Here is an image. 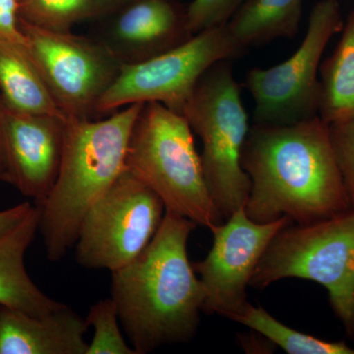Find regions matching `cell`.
I'll use <instances>...</instances> for the list:
<instances>
[{
  "mask_svg": "<svg viewBox=\"0 0 354 354\" xmlns=\"http://www.w3.org/2000/svg\"><path fill=\"white\" fill-rule=\"evenodd\" d=\"M241 164L251 183L244 209L257 223L288 218L306 225L351 208L329 125L319 115L288 125L254 123Z\"/></svg>",
  "mask_w": 354,
  "mask_h": 354,
  "instance_id": "1",
  "label": "cell"
},
{
  "mask_svg": "<svg viewBox=\"0 0 354 354\" xmlns=\"http://www.w3.org/2000/svg\"><path fill=\"white\" fill-rule=\"evenodd\" d=\"M196 227L188 218L165 212L143 252L111 272V298L137 354L185 344L196 335L204 290L187 252Z\"/></svg>",
  "mask_w": 354,
  "mask_h": 354,
  "instance_id": "2",
  "label": "cell"
},
{
  "mask_svg": "<svg viewBox=\"0 0 354 354\" xmlns=\"http://www.w3.org/2000/svg\"><path fill=\"white\" fill-rule=\"evenodd\" d=\"M142 106L130 104L106 120L65 118L57 181L37 204L48 260L57 262L73 248L84 216L127 169L128 143Z\"/></svg>",
  "mask_w": 354,
  "mask_h": 354,
  "instance_id": "3",
  "label": "cell"
},
{
  "mask_svg": "<svg viewBox=\"0 0 354 354\" xmlns=\"http://www.w3.org/2000/svg\"><path fill=\"white\" fill-rule=\"evenodd\" d=\"M193 136L183 114L146 102L132 128L125 169L162 199L165 212L209 230L225 220L209 195Z\"/></svg>",
  "mask_w": 354,
  "mask_h": 354,
  "instance_id": "4",
  "label": "cell"
},
{
  "mask_svg": "<svg viewBox=\"0 0 354 354\" xmlns=\"http://www.w3.org/2000/svg\"><path fill=\"white\" fill-rule=\"evenodd\" d=\"M290 278L326 288L330 308L346 335L354 339V208L283 228L261 258L250 286L264 290Z\"/></svg>",
  "mask_w": 354,
  "mask_h": 354,
  "instance_id": "5",
  "label": "cell"
},
{
  "mask_svg": "<svg viewBox=\"0 0 354 354\" xmlns=\"http://www.w3.org/2000/svg\"><path fill=\"white\" fill-rule=\"evenodd\" d=\"M183 115L201 139L205 181L225 221L245 207L251 188L250 178L241 164L250 127L232 60L216 62L203 74Z\"/></svg>",
  "mask_w": 354,
  "mask_h": 354,
  "instance_id": "6",
  "label": "cell"
},
{
  "mask_svg": "<svg viewBox=\"0 0 354 354\" xmlns=\"http://www.w3.org/2000/svg\"><path fill=\"white\" fill-rule=\"evenodd\" d=\"M344 26L339 0H320L295 53L269 68H253L244 87L252 97L257 124L288 125L319 115L320 72L324 51Z\"/></svg>",
  "mask_w": 354,
  "mask_h": 354,
  "instance_id": "7",
  "label": "cell"
},
{
  "mask_svg": "<svg viewBox=\"0 0 354 354\" xmlns=\"http://www.w3.org/2000/svg\"><path fill=\"white\" fill-rule=\"evenodd\" d=\"M245 53L228 31L227 24L194 35L181 46L134 64H122L106 91L97 113H113L122 106L158 102L183 114L195 86L216 62L232 60Z\"/></svg>",
  "mask_w": 354,
  "mask_h": 354,
  "instance_id": "8",
  "label": "cell"
},
{
  "mask_svg": "<svg viewBox=\"0 0 354 354\" xmlns=\"http://www.w3.org/2000/svg\"><path fill=\"white\" fill-rule=\"evenodd\" d=\"M165 215L162 199L125 169L84 216L74 245L77 263L118 271L143 252Z\"/></svg>",
  "mask_w": 354,
  "mask_h": 354,
  "instance_id": "9",
  "label": "cell"
},
{
  "mask_svg": "<svg viewBox=\"0 0 354 354\" xmlns=\"http://www.w3.org/2000/svg\"><path fill=\"white\" fill-rule=\"evenodd\" d=\"M20 28L58 109L70 118L93 120L122 64L97 39L48 31L21 18Z\"/></svg>",
  "mask_w": 354,
  "mask_h": 354,
  "instance_id": "10",
  "label": "cell"
},
{
  "mask_svg": "<svg viewBox=\"0 0 354 354\" xmlns=\"http://www.w3.org/2000/svg\"><path fill=\"white\" fill-rule=\"evenodd\" d=\"M290 223L288 218L257 223L241 208L209 228L211 250L205 259L193 263L204 290L203 312L230 319L246 306L247 288L261 258L278 232Z\"/></svg>",
  "mask_w": 354,
  "mask_h": 354,
  "instance_id": "11",
  "label": "cell"
},
{
  "mask_svg": "<svg viewBox=\"0 0 354 354\" xmlns=\"http://www.w3.org/2000/svg\"><path fill=\"white\" fill-rule=\"evenodd\" d=\"M64 114H30L6 108L3 130V176L37 204L57 181L64 146Z\"/></svg>",
  "mask_w": 354,
  "mask_h": 354,
  "instance_id": "12",
  "label": "cell"
},
{
  "mask_svg": "<svg viewBox=\"0 0 354 354\" xmlns=\"http://www.w3.org/2000/svg\"><path fill=\"white\" fill-rule=\"evenodd\" d=\"M194 36L187 7L174 0H134L124 6L97 39L122 64H134L181 46Z\"/></svg>",
  "mask_w": 354,
  "mask_h": 354,
  "instance_id": "13",
  "label": "cell"
},
{
  "mask_svg": "<svg viewBox=\"0 0 354 354\" xmlns=\"http://www.w3.org/2000/svg\"><path fill=\"white\" fill-rule=\"evenodd\" d=\"M88 329L65 304L43 316L0 306V354H87Z\"/></svg>",
  "mask_w": 354,
  "mask_h": 354,
  "instance_id": "14",
  "label": "cell"
},
{
  "mask_svg": "<svg viewBox=\"0 0 354 354\" xmlns=\"http://www.w3.org/2000/svg\"><path fill=\"white\" fill-rule=\"evenodd\" d=\"M38 207L0 239V306L43 316L62 308L35 285L25 267V255L39 230Z\"/></svg>",
  "mask_w": 354,
  "mask_h": 354,
  "instance_id": "15",
  "label": "cell"
},
{
  "mask_svg": "<svg viewBox=\"0 0 354 354\" xmlns=\"http://www.w3.org/2000/svg\"><path fill=\"white\" fill-rule=\"evenodd\" d=\"M0 95L17 113L64 114L26 44L0 41Z\"/></svg>",
  "mask_w": 354,
  "mask_h": 354,
  "instance_id": "16",
  "label": "cell"
},
{
  "mask_svg": "<svg viewBox=\"0 0 354 354\" xmlns=\"http://www.w3.org/2000/svg\"><path fill=\"white\" fill-rule=\"evenodd\" d=\"M304 0H247L227 23L232 38L245 51L278 39L297 36Z\"/></svg>",
  "mask_w": 354,
  "mask_h": 354,
  "instance_id": "17",
  "label": "cell"
},
{
  "mask_svg": "<svg viewBox=\"0 0 354 354\" xmlns=\"http://www.w3.org/2000/svg\"><path fill=\"white\" fill-rule=\"evenodd\" d=\"M334 53L320 67L319 116L326 123L354 114V8Z\"/></svg>",
  "mask_w": 354,
  "mask_h": 354,
  "instance_id": "18",
  "label": "cell"
},
{
  "mask_svg": "<svg viewBox=\"0 0 354 354\" xmlns=\"http://www.w3.org/2000/svg\"><path fill=\"white\" fill-rule=\"evenodd\" d=\"M230 320L264 335L288 354H354V346L346 342L325 341L315 335L291 329L277 320L262 306H254L249 302Z\"/></svg>",
  "mask_w": 354,
  "mask_h": 354,
  "instance_id": "19",
  "label": "cell"
},
{
  "mask_svg": "<svg viewBox=\"0 0 354 354\" xmlns=\"http://www.w3.org/2000/svg\"><path fill=\"white\" fill-rule=\"evenodd\" d=\"M18 4L21 19L53 32H71L77 23L95 16L92 0H18Z\"/></svg>",
  "mask_w": 354,
  "mask_h": 354,
  "instance_id": "20",
  "label": "cell"
},
{
  "mask_svg": "<svg viewBox=\"0 0 354 354\" xmlns=\"http://www.w3.org/2000/svg\"><path fill=\"white\" fill-rule=\"evenodd\" d=\"M86 322L94 329V337L88 342L87 354H137L123 337L113 298L93 304Z\"/></svg>",
  "mask_w": 354,
  "mask_h": 354,
  "instance_id": "21",
  "label": "cell"
},
{
  "mask_svg": "<svg viewBox=\"0 0 354 354\" xmlns=\"http://www.w3.org/2000/svg\"><path fill=\"white\" fill-rule=\"evenodd\" d=\"M328 125L349 205L354 208V114Z\"/></svg>",
  "mask_w": 354,
  "mask_h": 354,
  "instance_id": "22",
  "label": "cell"
},
{
  "mask_svg": "<svg viewBox=\"0 0 354 354\" xmlns=\"http://www.w3.org/2000/svg\"><path fill=\"white\" fill-rule=\"evenodd\" d=\"M247 0H193L187 6L188 25L198 32L225 25Z\"/></svg>",
  "mask_w": 354,
  "mask_h": 354,
  "instance_id": "23",
  "label": "cell"
},
{
  "mask_svg": "<svg viewBox=\"0 0 354 354\" xmlns=\"http://www.w3.org/2000/svg\"><path fill=\"white\" fill-rule=\"evenodd\" d=\"M0 41L26 44L20 28L18 0H0Z\"/></svg>",
  "mask_w": 354,
  "mask_h": 354,
  "instance_id": "24",
  "label": "cell"
},
{
  "mask_svg": "<svg viewBox=\"0 0 354 354\" xmlns=\"http://www.w3.org/2000/svg\"><path fill=\"white\" fill-rule=\"evenodd\" d=\"M32 206L29 202L20 203L12 208L0 211V239L10 232L24 220Z\"/></svg>",
  "mask_w": 354,
  "mask_h": 354,
  "instance_id": "25",
  "label": "cell"
},
{
  "mask_svg": "<svg viewBox=\"0 0 354 354\" xmlns=\"http://www.w3.org/2000/svg\"><path fill=\"white\" fill-rule=\"evenodd\" d=\"M265 339L264 335L252 330L250 335L242 337L241 339L242 348L245 349L247 353H262V351H265L266 353H270L269 349L276 348V346L270 341L259 344V342L264 341Z\"/></svg>",
  "mask_w": 354,
  "mask_h": 354,
  "instance_id": "26",
  "label": "cell"
},
{
  "mask_svg": "<svg viewBox=\"0 0 354 354\" xmlns=\"http://www.w3.org/2000/svg\"><path fill=\"white\" fill-rule=\"evenodd\" d=\"M6 106L0 95V181L3 176V130L6 120Z\"/></svg>",
  "mask_w": 354,
  "mask_h": 354,
  "instance_id": "27",
  "label": "cell"
},
{
  "mask_svg": "<svg viewBox=\"0 0 354 354\" xmlns=\"http://www.w3.org/2000/svg\"><path fill=\"white\" fill-rule=\"evenodd\" d=\"M93 6H94L95 16L100 15L111 10V7L118 6L121 0H92Z\"/></svg>",
  "mask_w": 354,
  "mask_h": 354,
  "instance_id": "28",
  "label": "cell"
}]
</instances>
